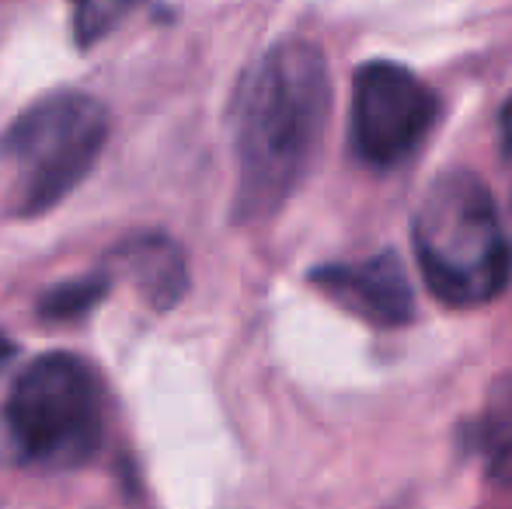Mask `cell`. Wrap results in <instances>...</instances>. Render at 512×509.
Masks as SVG:
<instances>
[{
  "mask_svg": "<svg viewBox=\"0 0 512 509\" xmlns=\"http://www.w3.org/2000/svg\"><path fill=\"white\" fill-rule=\"evenodd\" d=\"M328 109V63L304 39L279 42L248 70L234 105L237 220L283 210L321 150Z\"/></svg>",
  "mask_w": 512,
  "mask_h": 509,
  "instance_id": "1",
  "label": "cell"
},
{
  "mask_svg": "<svg viewBox=\"0 0 512 509\" xmlns=\"http://www.w3.org/2000/svg\"><path fill=\"white\" fill-rule=\"evenodd\" d=\"M4 422L11 443L39 468H84L105 433L98 377L81 356L46 353L32 360L7 391Z\"/></svg>",
  "mask_w": 512,
  "mask_h": 509,
  "instance_id": "3",
  "label": "cell"
},
{
  "mask_svg": "<svg viewBox=\"0 0 512 509\" xmlns=\"http://www.w3.org/2000/svg\"><path fill=\"white\" fill-rule=\"evenodd\" d=\"M119 262L126 265V272L143 290V297L154 307H161V311L175 307L178 300H182V293L189 290V265H185V255L178 252L175 241H168L164 234L133 238L129 245L119 248Z\"/></svg>",
  "mask_w": 512,
  "mask_h": 509,
  "instance_id": "7",
  "label": "cell"
},
{
  "mask_svg": "<svg viewBox=\"0 0 512 509\" xmlns=\"http://www.w3.org/2000/svg\"><path fill=\"white\" fill-rule=\"evenodd\" d=\"M439 123V98L415 70L394 60H370L356 70L349 109L352 154L391 171L422 150Z\"/></svg>",
  "mask_w": 512,
  "mask_h": 509,
  "instance_id": "5",
  "label": "cell"
},
{
  "mask_svg": "<svg viewBox=\"0 0 512 509\" xmlns=\"http://www.w3.org/2000/svg\"><path fill=\"white\" fill-rule=\"evenodd\" d=\"M415 258L443 304L485 307L512 283V241L488 185L453 168L425 189L415 210Z\"/></svg>",
  "mask_w": 512,
  "mask_h": 509,
  "instance_id": "2",
  "label": "cell"
},
{
  "mask_svg": "<svg viewBox=\"0 0 512 509\" xmlns=\"http://www.w3.org/2000/svg\"><path fill=\"white\" fill-rule=\"evenodd\" d=\"M11 353H14L11 339H7V335H0V367H4V363L11 360Z\"/></svg>",
  "mask_w": 512,
  "mask_h": 509,
  "instance_id": "11",
  "label": "cell"
},
{
  "mask_svg": "<svg viewBox=\"0 0 512 509\" xmlns=\"http://www.w3.org/2000/svg\"><path fill=\"white\" fill-rule=\"evenodd\" d=\"M310 283L352 318L373 328H401L415 318L408 272L391 252L363 262H331L310 272Z\"/></svg>",
  "mask_w": 512,
  "mask_h": 509,
  "instance_id": "6",
  "label": "cell"
},
{
  "mask_svg": "<svg viewBox=\"0 0 512 509\" xmlns=\"http://www.w3.org/2000/svg\"><path fill=\"white\" fill-rule=\"evenodd\" d=\"M105 297V279H74V283H63L56 290H49L39 304V314L49 321H70L88 314L98 300Z\"/></svg>",
  "mask_w": 512,
  "mask_h": 509,
  "instance_id": "9",
  "label": "cell"
},
{
  "mask_svg": "<svg viewBox=\"0 0 512 509\" xmlns=\"http://www.w3.org/2000/svg\"><path fill=\"white\" fill-rule=\"evenodd\" d=\"M77 11V35L81 42H95L102 39L108 28L136 4V0H74Z\"/></svg>",
  "mask_w": 512,
  "mask_h": 509,
  "instance_id": "10",
  "label": "cell"
},
{
  "mask_svg": "<svg viewBox=\"0 0 512 509\" xmlns=\"http://www.w3.org/2000/svg\"><path fill=\"white\" fill-rule=\"evenodd\" d=\"M460 443L492 482L512 489V377L488 391L481 412L464 422Z\"/></svg>",
  "mask_w": 512,
  "mask_h": 509,
  "instance_id": "8",
  "label": "cell"
},
{
  "mask_svg": "<svg viewBox=\"0 0 512 509\" xmlns=\"http://www.w3.org/2000/svg\"><path fill=\"white\" fill-rule=\"evenodd\" d=\"M108 112L84 91H56L28 105L0 136V154L18 164V213L39 217L70 196L98 164Z\"/></svg>",
  "mask_w": 512,
  "mask_h": 509,
  "instance_id": "4",
  "label": "cell"
},
{
  "mask_svg": "<svg viewBox=\"0 0 512 509\" xmlns=\"http://www.w3.org/2000/svg\"><path fill=\"white\" fill-rule=\"evenodd\" d=\"M502 129H506V140H509V147H512V102L506 105V116H502Z\"/></svg>",
  "mask_w": 512,
  "mask_h": 509,
  "instance_id": "12",
  "label": "cell"
}]
</instances>
